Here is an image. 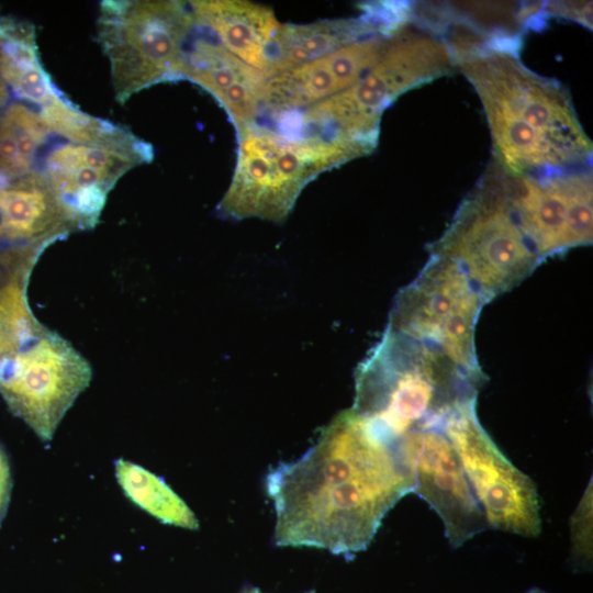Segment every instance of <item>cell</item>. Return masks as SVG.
<instances>
[{
    "mask_svg": "<svg viewBox=\"0 0 593 593\" xmlns=\"http://www.w3.org/2000/svg\"><path fill=\"white\" fill-rule=\"evenodd\" d=\"M0 41H1V27H0Z\"/></svg>",
    "mask_w": 593,
    "mask_h": 593,
    "instance_id": "26",
    "label": "cell"
},
{
    "mask_svg": "<svg viewBox=\"0 0 593 593\" xmlns=\"http://www.w3.org/2000/svg\"><path fill=\"white\" fill-rule=\"evenodd\" d=\"M414 489L400 455L349 409L302 457L267 474L275 541L351 558L369 546L388 512Z\"/></svg>",
    "mask_w": 593,
    "mask_h": 593,
    "instance_id": "1",
    "label": "cell"
},
{
    "mask_svg": "<svg viewBox=\"0 0 593 593\" xmlns=\"http://www.w3.org/2000/svg\"><path fill=\"white\" fill-rule=\"evenodd\" d=\"M91 379L88 360L67 339L46 328L0 370V394L41 440L49 441Z\"/></svg>",
    "mask_w": 593,
    "mask_h": 593,
    "instance_id": "9",
    "label": "cell"
},
{
    "mask_svg": "<svg viewBox=\"0 0 593 593\" xmlns=\"http://www.w3.org/2000/svg\"><path fill=\"white\" fill-rule=\"evenodd\" d=\"M527 593H547V592H544V591H541L539 589H533V590L528 591Z\"/></svg>",
    "mask_w": 593,
    "mask_h": 593,
    "instance_id": "25",
    "label": "cell"
},
{
    "mask_svg": "<svg viewBox=\"0 0 593 593\" xmlns=\"http://www.w3.org/2000/svg\"><path fill=\"white\" fill-rule=\"evenodd\" d=\"M545 14L570 19L592 29V2L555 1L544 4Z\"/></svg>",
    "mask_w": 593,
    "mask_h": 593,
    "instance_id": "23",
    "label": "cell"
},
{
    "mask_svg": "<svg viewBox=\"0 0 593 593\" xmlns=\"http://www.w3.org/2000/svg\"><path fill=\"white\" fill-rule=\"evenodd\" d=\"M484 304L454 261L429 255L417 277L396 294L388 327L430 345L468 372L484 374L474 343Z\"/></svg>",
    "mask_w": 593,
    "mask_h": 593,
    "instance_id": "8",
    "label": "cell"
},
{
    "mask_svg": "<svg viewBox=\"0 0 593 593\" xmlns=\"http://www.w3.org/2000/svg\"><path fill=\"white\" fill-rule=\"evenodd\" d=\"M12 479L8 456L0 445V524L10 502Z\"/></svg>",
    "mask_w": 593,
    "mask_h": 593,
    "instance_id": "24",
    "label": "cell"
},
{
    "mask_svg": "<svg viewBox=\"0 0 593 593\" xmlns=\"http://www.w3.org/2000/svg\"><path fill=\"white\" fill-rule=\"evenodd\" d=\"M194 26L181 1L111 0L101 3L98 37L109 58L119 102L153 85L181 79Z\"/></svg>",
    "mask_w": 593,
    "mask_h": 593,
    "instance_id": "7",
    "label": "cell"
},
{
    "mask_svg": "<svg viewBox=\"0 0 593 593\" xmlns=\"http://www.w3.org/2000/svg\"><path fill=\"white\" fill-rule=\"evenodd\" d=\"M455 67L445 37L413 15L389 37L379 60L354 86L304 109L302 119L321 135L374 148L383 111L402 93Z\"/></svg>",
    "mask_w": 593,
    "mask_h": 593,
    "instance_id": "6",
    "label": "cell"
},
{
    "mask_svg": "<svg viewBox=\"0 0 593 593\" xmlns=\"http://www.w3.org/2000/svg\"><path fill=\"white\" fill-rule=\"evenodd\" d=\"M395 448L413 475L414 493L441 518L452 547L489 527L444 423L406 434Z\"/></svg>",
    "mask_w": 593,
    "mask_h": 593,
    "instance_id": "12",
    "label": "cell"
},
{
    "mask_svg": "<svg viewBox=\"0 0 593 593\" xmlns=\"http://www.w3.org/2000/svg\"><path fill=\"white\" fill-rule=\"evenodd\" d=\"M77 227L41 171L0 183V245L51 246Z\"/></svg>",
    "mask_w": 593,
    "mask_h": 593,
    "instance_id": "17",
    "label": "cell"
},
{
    "mask_svg": "<svg viewBox=\"0 0 593 593\" xmlns=\"http://www.w3.org/2000/svg\"><path fill=\"white\" fill-rule=\"evenodd\" d=\"M181 79L209 91L227 112L237 133L254 124L261 110L266 75L219 43L197 38L184 52Z\"/></svg>",
    "mask_w": 593,
    "mask_h": 593,
    "instance_id": "16",
    "label": "cell"
},
{
    "mask_svg": "<svg viewBox=\"0 0 593 593\" xmlns=\"http://www.w3.org/2000/svg\"><path fill=\"white\" fill-rule=\"evenodd\" d=\"M115 475L125 495L165 524L198 529L199 522L188 505L166 482L131 461H115Z\"/></svg>",
    "mask_w": 593,
    "mask_h": 593,
    "instance_id": "22",
    "label": "cell"
},
{
    "mask_svg": "<svg viewBox=\"0 0 593 593\" xmlns=\"http://www.w3.org/2000/svg\"><path fill=\"white\" fill-rule=\"evenodd\" d=\"M448 45L481 100L497 165L516 175L589 166L592 142L568 90L522 63L518 40L473 37Z\"/></svg>",
    "mask_w": 593,
    "mask_h": 593,
    "instance_id": "2",
    "label": "cell"
},
{
    "mask_svg": "<svg viewBox=\"0 0 593 593\" xmlns=\"http://www.w3.org/2000/svg\"><path fill=\"white\" fill-rule=\"evenodd\" d=\"M477 400L449 414L444 429L452 443L489 527L536 537L541 530L535 483L499 449L479 422Z\"/></svg>",
    "mask_w": 593,
    "mask_h": 593,
    "instance_id": "10",
    "label": "cell"
},
{
    "mask_svg": "<svg viewBox=\"0 0 593 593\" xmlns=\"http://www.w3.org/2000/svg\"><path fill=\"white\" fill-rule=\"evenodd\" d=\"M506 171L521 227L541 261L593 237V187L589 166L545 174Z\"/></svg>",
    "mask_w": 593,
    "mask_h": 593,
    "instance_id": "11",
    "label": "cell"
},
{
    "mask_svg": "<svg viewBox=\"0 0 593 593\" xmlns=\"http://www.w3.org/2000/svg\"><path fill=\"white\" fill-rule=\"evenodd\" d=\"M51 134L40 111L21 102L9 104L0 114V183L33 171Z\"/></svg>",
    "mask_w": 593,
    "mask_h": 593,
    "instance_id": "21",
    "label": "cell"
},
{
    "mask_svg": "<svg viewBox=\"0 0 593 593\" xmlns=\"http://www.w3.org/2000/svg\"><path fill=\"white\" fill-rule=\"evenodd\" d=\"M0 78L21 99L40 110L64 96L57 90L38 59L32 26L0 20Z\"/></svg>",
    "mask_w": 593,
    "mask_h": 593,
    "instance_id": "20",
    "label": "cell"
},
{
    "mask_svg": "<svg viewBox=\"0 0 593 593\" xmlns=\"http://www.w3.org/2000/svg\"><path fill=\"white\" fill-rule=\"evenodd\" d=\"M194 26L208 29L216 43L266 75L268 48L280 23L266 5L243 0L189 2Z\"/></svg>",
    "mask_w": 593,
    "mask_h": 593,
    "instance_id": "18",
    "label": "cell"
},
{
    "mask_svg": "<svg viewBox=\"0 0 593 593\" xmlns=\"http://www.w3.org/2000/svg\"><path fill=\"white\" fill-rule=\"evenodd\" d=\"M42 254L36 246H0V370L47 328L27 301L30 277Z\"/></svg>",
    "mask_w": 593,
    "mask_h": 593,
    "instance_id": "19",
    "label": "cell"
},
{
    "mask_svg": "<svg viewBox=\"0 0 593 593\" xmlns=\"http://www.w3.org/2000/svg\"><path fill=\"white\" fill-rule=\"evenodd\" d=\"M429 255L454 261L490 302L526 279L542 261L511 202L506 172L494 160L459 204Z\"/></svg>",
    "mask_w": 593,
    "mask_h": 593,
    "instance_id": "5",
    "label": "cell"
},
{
    "mask_svg": "<svg viewBox=\"0 0 593 593\" xmlns=\"http://www.w3.org/2000/svg\"><path fill=\"white\" fill-rule=\"evenodd\" d=\"M152 158V146L142 139L131 145L67 141L48 152L40 171L81 231L99 222L107 197L118 180Z\"/></svg>",
    "mask_w": 593,
    "mask_h": 593,
    "instance_id": "13",
    "label": "cell"
},
{
    "mask_svg": "<svg viewBox=\"0 0 593 593\" xmlns=\"http://www.w3.org/2000/svg\"><path fill=\"white\" fill-rule=\"evenodd\" d=\"M237 135L234 176L219 204L221 216L235 220H284L302 189L317 175L373 149L360 142L322 135L291 139L255 123Z\"/></svg>",
    "mask_w": 593,
    "mask_h": 593,
    "instance_id": "4",
    "label": "cell"
},
{
    "mask_svg": "<svg viewBox=\"0 0 593 593\" xmlns=\"http://www.w3.org/2000/svg\"><path fill=\"white\" fill-rule=\"evenodd\" d=\"M381 43L362 38L266 79L261 109H306L354 86L379 59Z\"/></svg>",
    "mask_w": 593,
    "mask_h": 593,
    "instance_id": "15",
    "label": "cell"
},
{
    "mask_svg": "<svg viewBox=\"0 0 593 593\" xmlns=\"http://www.w3.org/2000/svg\"><path fill=\"white\" fill-rule=\"evenodd\" d=\"M484 379L387 327L357 369L351 410L395 449L406 434L441 424L460 405L477 400Z\"/></svg>",
    "mask_w": 593,
    "mask_h": 593,
    "instance_id": "3",
    "label": "cell"
},
{
    "mask_svg": "<svg viewBox=\"0 0 593 593\" xmlns=\"http://www.w3.org/2000/svg\"><path fill=\"white\" fill-rule=\"evenodd\" d=\"M403 4H366L357 18L324 20L309 24H281L268 48L266 77L270 78L321 58L349 43L392 34L406 22Z\"/></svg>",
    "mask_w": 593,
    "mask_h": 593,
    "instance_id": "14",
    "label": "cell"
}]
</instances>
